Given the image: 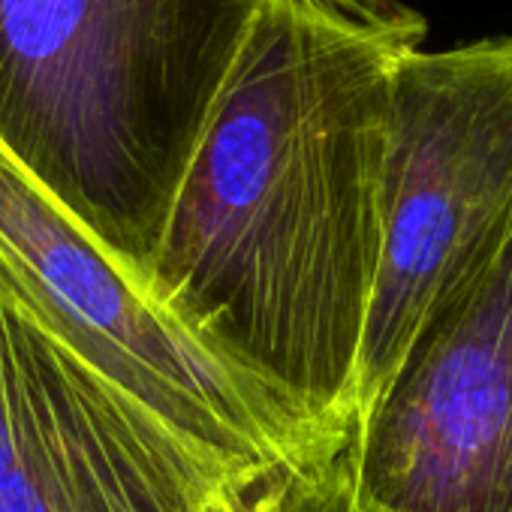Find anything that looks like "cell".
<instances>
[{"label": "cell", "mask_w": 512, "mask_h": 512, "mask_svg": "<svg viewBox=\"0 0 512 512\" xmlns=\"http://www.w3.org/2000/svg\"><path fill=\"white\" fill-rule=\"evenodd\" d=\"M266 4L395 55L416 52L428 34L422 13L410 10L401 0H266Z\"/></svg>", "instance_id": "cell-7"}, {"label": "cell", "mask_w": 512, "mask_h": 512, "mask_svg": "<svg viewBox=\"0 0 512 512\" xmlns=\"http://www.w3.org/2000/svg\"><path fill=\"white\" fill-rule=\"evenodd\" d=\"M263 10L266 0H0V145L145 290Z\"/></svg>", "instance_id": "cell-2"}, {"label": "cell", "mask_w": 512, "mask_h": 512, "mask_svg": "<svg viewBox=\"0 0 512 512\" xmlns=\"http://www.w3.org/2000/svg\"><path fill=\"white\" fill-rule=\"evenodd\" d=\"M0 287L103 377L205 446L314 473L344 449L169 311L0 145Z\"/></svg>", "instance_id": "cell-3"}, {"label": "cell", "mask_w": 512, "mask_h": 512, "mask_svg": "<svg viewBox=\"0 0 512 512\" xmlns=\"http://www.w3.org/2000/svg\"><path fill=\"white\" fill-rule=\"evenodd\" d=\"M290 512H383V509L365 503L356 494L344 470V455H341L335 464L320 467L296 482Z\"/></svg>", "instance_id": "cell-8"}, {"label": "cell", "mask_w": 512, "mask_h": 512, "mask_svg": "<svg viewBox=\"0 0 512 512\" xmlns=\"http://www.w3.org/2000/svg\"><path fill=\"white\" fill-rule=\"evenodd\" d=\"M509 232L512 37L398 55L383 166V256L356 422L389 386L428 320Z\"/></svg>", "instance_id": "cell-4"}, {"label": "cell", "mask_w": 512, "mask_h": 512, "mask_svg": "<svg viewBox=\"0 0 512 512\" xmlns=\"http://www.w3.org/2000/svg\"><path fill=\"white\" fill-rule=\"evenodd\" d=\"M395 58L266 4L148 272L163 311L341 449L383 256Z\"/></svg>", "instance_id": "cell-1"}, {"label": "cell", "mask_w": 512, "mask_h": 512, "mask_svg": "<svg viewBox=\"0 0 512 512\" xmlns=\"http://www.w3.org/2000/svg\"><path fill=\"white\" fill-rule=\"evenodd\" d=\"M302 476L190 437L0 287V512H290Z\"/></svg>", "instance_id": "cell-5"}, {"label": "cell", "mask_w": 512, "mask_h": 512, "mask_svg": "<svg viewBox=\"0 0 512 512\" xmlns=\"http://www.w3.org/2000/svg\"><path fill=\"white\" fill-rule=\"evenodd\" d=\"M344 470L383 512H512V232L419 332Z\"/></svg>", "instance_id": "cell-6"}]
</instances>
